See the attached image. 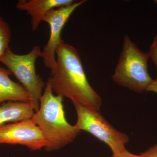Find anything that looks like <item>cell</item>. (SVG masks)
I'll use <instances>...</instances> for the list:
<instances>
[{
	"label": "cell",
	"mask_w": 157,
	"mask_h": 157,
	"mask_svg": "<svg viewBox=\"0 0 157 157\" xmlns=\"http://www.w3.org/2000/svg\"><path fill=\"white\" fill-rule=\"evenodd\" d=\"M56 67L49 77L53 92L73 102L99 111L102 100L90 84L78 51L63 40L56 50Z\"/></svg>",
	"instance_id": "1"
},
{
	"label": "cell",
	"mask_w": 157,
	"mask_h": 157,
	"mask_svg": "<svg viewBox=\"0 0 157 157\" xmlns=\"http://www.w3.org/2000/svg\"><path fill=\"white\" fill-rule=\"evenodd\" d=\"M63 101V97L54 95L48 78L39 110L32 118L44 136L47 143L45 148L48 151L59 149L72 143L81 132L66 119Z\"/></svg>",
	"instance_id": "2"
},
{
	"label": "cell",
	"mask_w": 157,
	"mask_h": 157,
	"mask_svg": "<svg viewBox=\"0 0 157 157\" xmlns=\"http://www.w3.org/2000/svg\"><path fill=\"white\" fill-rule=\"evenodd\" d=\"M149 58L148 53L140 50L126 35L113 80L136 93L141 94L147 91L153 80L148 73Z\"/></svg>",
	"instance_id": "3"
},
{
	"label": "cell",
	"mask_w": 157,
	"mask_h": 157,
	"mask_svg": "<svg viewBox=\"0 0 157 157\" xmlns=\"http://www.w3.org/2000/svg\"><path fill=\"white\" fill-rule=\"evenodd\" d=\"M42 51L35 46L29 53L17 55L8 48L2 62L15 76L32 98L35 112L39 110L45 83L36 70V62L41 57Z\"/></svg>",
	"instance_id": "4"
},
{
	"label": "cell",
	"mask_w": 157,
	"mask_h": 157,
	"mask_svg": "<svg viewBox=\"0 0 157 157\" xmlns=\"http://www.w3.org/2000/svg\"><path fill=\"white\" fill-rule=\"evenodd\" d=\"M74 105L77 116L74 126L77 130L89 133L107 144L113 154L126 150L125 145L129 141L128 135L117 131L99 111L78 104Z\"/></svg>",
	"instance_id": "5"
},
{
	"label": "cell",
	"mask_w": 157,
	"mask_h": 157,
	"mask_svg": "<svg viewBox=\"0 0 157 157\" xmlns=\"http://www.w3.org/2000/svg\"><path fill=\"white\" fill-rule=\"evenodd\" d=\"M85 2L83 0L70 6L52 9L43 18V21L49 25L50 33L48 42L42 51L41 58L45 67L50 69L51 72L56 69V50L63 40L61 38L63 29L72 13Z\"/></svg>",
	"instance_id": "6"
},
{
	"label": "cell",
	"mask_w": 157,
	"mask_h": 157,
	"mask_svg": "<svg viewBox=\"0 0 157 157\" xmlns=\"http://www.w3.org/2000/svg\"><path fill=\"white\" fill-rule=\"evenodd\" d=\"M0 144H19L33 151L45 148L46 140L32 119L0 126Z\"/></svg>",
	"instance_id": "7"
},
{
	"label": "cell",
	"mask_w": 157,
	"mask_h": 157,
	"mask_svg": "<svg viewBox=\"0 0 157 157\" xmlns=\"http://www.w3.org/2000/svg\"><path fill=\"white\" fill-rule=\"evenodd\" d=\"M74 2L73 0H20L16 8L26 11L30 15L32 30L36 31L48 11Z\"/></svg>",
	"instance_id": "8"
},
{
	"label": "cell",
	"mask_w": 157,
	"mask_h": 157,
	"mask_svg": "<svg viewBox=\"0 0 157 157\" xmlns=\"http://www.w3.org/2000/svg\"><path fill=\"white\" fill-rule=\"evenodd\" d=\"M12 73L8 69L0 67V103L6 101L32 102V98L25 89L9 77Z\"/></svg>",
	"instance_id": "9"
},
{
	"label": "cell",
	"mask_w": 157,
	"mask_h": 157,
	"mask_svg": "<svg viewBox=\"0 0 157 157\" xmlns=\"http://www.w3.org/2000/svg\"><path fill=\"white\" fill-rule=\"evenodd\" d=\"M35 113L32 102L8 101L0 106V126L30 119Z\"/></svg>",
	"instance_id": "10"
},
{
	"label": "cell",
	"mask_w": 157,
	"mask_h": 157,
	"mask_svg": "<svg viewBox=\"0 0 157 157\" xmlns=\"http://www.w3.org/2000/svg\"><path fill=\"white\" fill-rule=\"evenodd\" d=\"M11 31L8 23L0 16V62L9 48Z\"/></svg>",
	"instance_id": "11"
},
{
	"label": "cell",
	"mask_w": 157,
	"mask_h": 157,
	"mask_svg": "<svg viewBox=\"0 0 157 157\" xmlns=\"http://www.w3.org/2000/svg\"><path fill=\"white\" fill-rule=\"evenodd\" d=\"M150 58L154 63L157 70V35L154 37L148 52ZM157 79V77L156 78Z\"/></svg>",
	"instance_id": "12"
},
{
	"label": "cell",
	"mask_w": 157,
	"mask_h": 157,
	"mask_svg": "<svg viewBox=\"0 0 157 157\" xmlns=\"http://www.w3.org/2000/svg\"><path fill=\"white\" fill-rule=\"evenodd\" d=\"M140 155L144 157H157V144L151 147Z\"/></svg>",
	"instance_id": "13"
},
{
	"label": "cell",
	"mask_w": 157,
	"mask_h": 157,
	"mask_svg": "<svg viewBox=\"0 0 157 157\" xmlns=\"http://www.w3.org/2000/svg\"><path fill=\"white\" fill-rule=\"evenodd\" d=\"M110 157H144L141 155H136L131 153L127 150L115 154H113Z\"/></svg>",
	"instance_id": "14"
},
{
	"label": "cell",
	"mask_w": 157,
	"mask_h": 157,
	"mask_svg": "<svg viewBox=\"0 0 157 157\" xmlns=\"http://www.w3.org/2000/svg\"><path fill=\"white\" fill-rule=\"evenodd\" d=\"M147 91H148L153 92L157 94V79L153 80L151 84L147 88Z\"/></svg>",
	"instance_id": "15"
},
{
	"label": "cell",
	"mask_w": 157,
	"mask_h": 157,
	"mask_svg": "<svg viewBox=\"0 0 157 157\" xmlns=\"http://www.w3.org/2000/svg\"><path fill=\"white\" fill-rule=\"evenodd\" d=\"M154 2L157 5V0H155V1H154Z\"/></svg>",
	"instance_id": "16"
}]
</instances>
